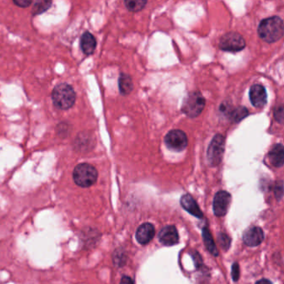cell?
<instances>
[{
	"label": "cell",
	"instance_id": "4",
	"mask_svg": "<svg viewBox=\"0 0 284 284\" xmlns=\"http://www.w3.org/2000/svg\"><path fill=\"white\" fill-rule=\"evenodd\" d=\"M205 107V99L199 92H193L183 100L182 111L189 118H196L203 112Z\"/></svg>",
	"mask_w": 284,
	"mask_h": 284
},
{
	"label": "cell",
	"instance_id": "16",
	"mask_svg": "<svg viewBox=\"0 0 284 284\" xmlns=\"http://www.w3.org/2000/svg\"><path fill=\"white\" fill-rule=\"evenodd\" d=\"M119 91L123 95H128L134 89V84L131 77L126 74H122L119 80Z\"/></svg>",
	"mask_w": 284,
	"mask_h": 284
},
{
	"label": "cell",
	"instance_id": "15",
	"mask_svg": "<svg viewBox=\"0 0 284 284\" xmlns=\"http://www.w3.org/2000/svg\"><path fill=\"white\" fill-rule=\"evenodd\" d=\"M268 158L272 165L276 168H281L283 165L284 150L281 143L276 144L272 147L268 153Z\"/></svg>",
	"mask_w": 284,
	"mask_h": 284
},
{
	"label": "cell",
	"instance_id": "19",
	"mask_svg": "<svg viewBox=\"0 0 284 284\" xmlns=\"http://www.w3.org/2000/svg\"><path fill=\"white\" fill-rule=\"evenodd\" d=\"M124 5L129 11L139 12L145 7L147 1L145 0H126L124 1Z\"/></svg>",
	"mask_w": 284,
	"mask_h": 284
},
{
	"label": "cell",
	"instance_id": "20",
	"mask_svg": "<svg viewBox=\"0 0 284 284\" xmlns=\"http://www.w3.org/2000/svg\"><path fill=\"white\" fill-rule=\"evenodd\" d=\"M51 5H52V1H47V0L36 1L32 9L33 15H41L42 13L49 10Z\"/></svg>",
	"mask_w": 284,
	"mask_h": 284
},
{
	"label": "cell",
	"instance_id": "13",
	"mask_svg": "<svg viewBox=\"0 0 284 284\" xmlns=\"http://www.w3.org/2000/svg\"><path fill=\"white\" fill-rule=\"evenodd\" d=\"M181 206L185 209L187 212L193 215L194 217L198 218H203V213L201 211L199 206L196 202L195 199L190 194H184L182 196L180 200Z\"/></svg>",
	"mask_w": 284,
	"mask_h": 284
},
{
	"label": "cell",
	"instance_id": "26",
	"mask_svg": "<svg viewBox=\"0 0 284 284\" xmlns=\"http://www.w3.org/2000/svg\"><path fill=\"white\" fill-rule=\"evenodd\" d=\"M14 4L19 7L27 8L30 7L33 2L31 0H14Z\"/></svg>",
	"mask_w": 284,
	"mask_h": 284
},
{
	"label": "cell",
	"instance_id": "7",
	"mask_svg": "<svg viewBox=\"0 0 284 284\" xmlns=\"http://www.w3.org/2000/svg\"><path fill=\"white\" fill-rule=\"evenodd\" d=\"M164 143L169 149L180 152L184 150L188 145V138L184 132L174 129L168 132L164 139Z\"/></svg>",
	"mask_w": 284,
	"mask_h": 284
},
{
	"label": "cell",
	"instance_id": "23",
	"mask_svg": "<svg viewBox=\"0 0 284 284\" xmlns=\"http://www.w3.org/2000/svg\"><path fill=\"white\" fill-rule=\"evenodd\" d=\"M275 197L277 198V200H281L283 196V184H282V181H279L276 183L274 188Z\"/></svg>",
	"mask_w": 284,
	"mask_h": 284
},
{
	"label": "cell",
	"instance_id": "11",
	"mask_svg": "<svg viewBox=\"0 0 284 284\" xmlns=\"http://www.w3.org/2000/svg\"><path fill=\"white\" fill-rule=\"evenodd\" d=\"M158 238L161 243L165 246H173L179 242L178 230L174 226L168 225L159 232Z\"/></svg>",
	"mask_w": 284,
	"mask_h": 284
},
{
	"label": "cell",
	"instance_id": "9",
	"mask_svg": "<svg viewBox=\"0 0 284 284\" xmlns=\"http://www.w3.org/2000/svg\"><path fill=\"white\" fill-rule=\"evenodd\" d=\"M264 239V232L259 227H252L247 228L242 236V240L248 247H256L262 243Z\"/></svg>",
	"mask_w": 284,
	"mask_h": 284
},
{
	"label": "cell",
	"instance_id": "12",
	"mask_svg": "<svg viewBox=\"0 0 284 284\" xmlns=\"http://www.w3.org/2000/svg\"><path fill=\"white\" fill-rule=\"evenodd\" d=\"M155 235V228L152 223L145 222L138 228L136 232V239L142 245L148 244Z\"/></svg>",
	"mask_w": 284,
	"mask_h": 284
},
{
	"label": "cell",
	"instance_id": "24",
	"mask_svg": "<svg viewBox=\"0 0 284 284\" xmlns=\"http://www.w3.org/2000/svg\"><path fill=\"white\" fill-rule=\"evenodd\" d=\"M240 269L239 265L237 262H234L232 266V277L234 282H237L239 279Z\"/></svg>",
	"mask_w": 284,
	"mask_h": 284
},
{
	"label": "cell",
	"instance_id": "25",
	"mask_svg": "<svg viewBox=\"0 0 284 284\" xmlns=\"http://www.w3.org/2000/svg\"><path fill=\"white\" fill-rule=\"evenodd\" d=\"M124 253H120L119 251H116L115 254L114 255V263L118 265V266H121V265L124 264L125 260H124Z\"/></svg>",
	"mask_w": 284,
	"mask_h": 284
},
{
	"label": "cell",
	"instance_id": "3",
	"mask_svg": "<svg viewBox=\"0 0 284 284\" xmlns=\"http://www.w3.org/2000/svg\"><path fill=\"white\" fill-rule=\"evenodd\" d=\"M74 183L82 188H89L94 185L98 179V171L89 163H80L73 172Z\"/></svg>",
	"mask_w": 284,
	"mask_h": 284
},
{
	"label": "cell",
	"instance_id": "17",
	"mask_svg": "<svg viewBox=\"0 0 284 284\" xmlns=\"http://www.w3.org/2000/svg\"><path fill=\"white\" fill-rule=\"evenodd\" d=\"M203 238L204 244H205L206 247L208 248V251H209L213 256L217 257V256H218V252H217V247H216V245H215L213 237H212V235H211L208 227H203Z\"/></svg>",
	"mask_w": 284,
	"mask_h": 284
},
{
	"label": "cell",
	"instance_id": "18",
	"mask_svg": "<svg viewBox=\"0 0 284 284\" xmlns=\"http://www.w3.org/2000/svg\"><path fill=\"white\" fill-rule=\"evenodd\" d=\"M247 115H248V110L245 107L241 106L230 112L229 118L232 121L237 123L242 119H245Z\"/></svg>",
	"mask_w": 284,
	"mask_h": 284
},
{
	"label": "cell",
	"instance_id": "27",
	"mask_svg": "<svg viewBox=\"0 0 284 284\" xmlns=\"http://www.w3.org/2000/svg\"><path fill=\"white\" fill-rule=\"evenodd\" d=\"M120 284H134V280L132 279L131 277H128V276H124V277H122Z\"/></svg>",
	"mask_w": 284,
	"mask_h": 284
},
{
	"label": "cell",
	"instance_id": "14",
	"mask_svg": "<svg viewBox=\"0 0 284 284\" xmlns=\"http://www.w3.org/2000/svg\"><path fill=\"white\" fill-rule=\"evenodd\" d=\"M80 45H81L82 51L84 52V55H93L94 50L96 49V39L91 33L85 32L84 35H82Z\"/></svg>",
	"mask_w": 284,
	"mask_h": 284
},
{
	"label": "cell",
	"instance_id": "21",
	"mask_svg": "<svg viewBox=\"0 0 284 284\" xmlns=\"http://www.w3.org/2000/svg\"><path fill=\"white\" fill-rule=\"evenodd\" d=\"M218 242H219L220 246L222 247V249L227 251L229 248L231 239H230V237L227 234H225L223 232H219V234H218Z\"/></svg>",
	"mask_w": 284,
	"mask_h": 284
},
{
	"label": "cell",
	"instance_id": "6",
	"mask_svg": "<svg viewBox=\"0 0 284 284\" xmlns=\"http://www.w3.org/2000/svg\"><path fill=\"white\" fill-rule=\"evenodd\" d=\"M224 138L222 134H216L208 149V163L212 167L218 165L224 152Z\"/></svg>",
	"mask_w": 284,
	"mask_h": 284
},
{
	"label": "cell",
	"instance_id": "1",
	"mask_svg": "<svg viewBox=\"0 0 284 284\" xmlns=\"http://www.w3.org/2000/svg\"><path fill=\"white\" fill-rule=\"evenodd\" d=\"M259 37L265 42H277L283 36V22L282 19L277 16L267 18L260 23L257 30Z\"/></svg>",
	"mask_w": 284,
	"mask_h": 284
},
{
	"label": "cell",
	"instance_id": "28",
	"mask_svg": "<svg viewBox=\"0 0 284 284\" xmlns=\"http://www.w3.org/2000/svg\"><path fill=\"white\" fill-rule=\"evenodd\" d=\"M256 284H272V282H270L269 280L265 279V278H263V279H261L259 280V281H257V282H256Z\"/></svg>",
	"mask_w": 284,
	"mask_h": 284
},
{
	"label": "cell",
	"instance_id": "2",
	"mask_svg": "<svg viewBox=\"0 0 284 284\" xmlns=\"http://www.w3.org/2000/svg\"><path fill=\"white\" fill-rule=\"evenodd\" d=\"M52 99L54 105L57 109L68 110L75 104L76 93L70 84H58L53 90Z\"/></svg>",
	"mask_w": 284,
	"mask_h": 284
},
{
	"label": "cell",
	"instance_id": "22",
	"mask_svg": "<svg viewBox=\"0 0 284 284\" xmlns=\"http://www.w3.org/2000/svg\"><path fill=\"white\" fill-rule=\"evenodd\" d=\"M283 107L282 105L277 106L274 109V118L280 124H282L284 119Z\"/></svg>",
	"mask_w": 284,
	"mask_h": 284
},
{
	"label": "cell",
	"instance_id": "5",
	"mask_svg": "<svg viewBox=\"0 0 284 284\" xmlns=\"http://www.w3.org/2000/svg\"><path fill=\"white\" fill-rule=\"evenodd\" d=\"M246 43L242 35L237 33H227L219 41V48L228 52H239L244 49Z\"/></svg>",
	"mask_w": 284,
	"mask_h": 284
},
{
	"label": "cell",
	"instance_id": "8",
	"mask_svg": "<svg viewBox=\"0 0 284 284\" xmlns=\"http://www.w3.org/2000/svg\"><path fill=\"white\" fill-rule=\"evenodd\" d=\"M231 203V195L226 191H219L213 199V213L217 217H223L227 213Z\"/></svg>",
	"mask_w": 284,
	"mask_h": 284
},
{
	"label": "cell",
	"instance_id": "10",
	"mask_svg": "<svg viewBox=\"0 0 284 284\" xmlns=\"http://www.w3.org/2000/svg\"><path fill=\"white\" fill-rule=\"evenodd\" d=\"M251 103L256 108H262L267 104V95L264 87L260 84H254L249 91Z\"/></svg>",
	"mask_w": 284,
	"mask_h": 284
}]
</instances>
